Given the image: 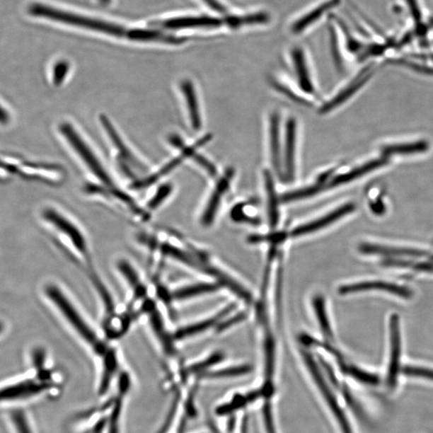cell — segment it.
I'll use <instances>...</instances> for the list:
<instances>
[{"label":"cell","instance_id":"1f68e13d","mask_svg":"<svg viewBox=\"0 0 433 433\" xmlns=\"http://www.w3.org/2000/svg\"><path fill=\"white\" fill-rule=\"evenodd\" d=\"M251 371L250 366L248 365L238 366L215 372L207 373L206 376L209 378L231 377L245 375Z\"/></svg>","mask_w":433,"mask_h":433},{"label":"cell","instance_id":"4dcf8cb0","mask_svg":"<svg viewBox=\"0 0 433 433\" xmlns=\"http://www.w3.org/2000/svg\"><path fill=\"white\" fill-rule=\"evenodd\" d=\"M17 433H33L28 423L26 415L21 410H16L11 415Z\"/></svg>","mask_w":433,"mask_h":433},{"label":"cell","instance_id":"4fadbf2b","mask_svg":"<svg viewBox=\"0 0 433 433\" xmlns=\"http://www.w3.org/2000/svg\"><path fill=\"white\" fill-rule=\"evenodd\" d=\"M354 209H356V206H354V204H344V206H342L340 208L334 210V212H333L332 213H330L328 215L323 216V218L320 219L296 228V230L293 231L292 236L294 237H297L304 236V234H308L312 232L320 231L321 230V229L326 227L330 224H333V222L342 218V216H345V215L353 212Z\"/></svg>","mask_w":433,"mask_h":433},{"label":"cell","instance_id":"d590c367","mask_svg":"<svg viewBox=\"0 0 433 433\" xmlns=\"http://www.w3.org/2000/svg\"><path fill=\"white\" fill-rule=\"evenodd\" d=\"M120 410H122V403L117 401L115 408H113L112 416L110 420V433H118L119 418Z\"/></svg>","mask_w":433,"mask_h":433},{"label":"cell","instance_id":"ffe728a7","mask_svg":"<svg viewBox=\"0 0 433 433\" xmlns=\"http://www.w3.org/2000/svg\"><path fill=\"white\" fill-rule=\"evenodd\" d=\"M280 119L278 113L272 114L270 120V156L275 172L282 173L280 147Z\"/></svg>","mask_w":433,"mask_h":433},{"label":"cell","instance_id":"b9f144b4","mask_svg":"<svg viewBox=\"0 0 433 433\" xmlns=\"http://www.w3.org/2000/svg\"><path fill=\"white\" fill-rule=\"evenodd\" d=\"M170 142L173 144V146H175L178 149H184V142L182 138L178 137V135H173L170 137Z\"/></svg>","mask_w":433,"mask_h":433},{"label":"cell","instance_id":"9a60e30c","mask_svg":"<svg viewBox=\"0 0 433 433\" xmlns=\"http://www.w3.org/2000/svg\"><path fill=\"white\" fill-rule=\"evenodd\" d=\"M429 144L425 140L388 144L381 149L382 156L389 159L393 156H411L428 152Z\"/></svg>","mask_w":433,"mask_h":433},{"label":"cell","instance_id":"7c38bea8","mask_svg":"<svg viewBox=\"0 0 433 433\" xmlns=\"http://www.w3.org/2000/svg\"><path fill=\"white\" fill-rule=\"evenodd\" d=\"M388 159L382 156L381 158L371 160L366 162L364 165H361L353 170L341 173L338 176H335L330 183L328 184V187H336L341 185H345L354 180H357L361 177H364L373 171L378 170L388 164Z\"/></svg>","mask_w":433,"mask_h":433},{"label":"cell","instance_id":"4316f807","mask_svg":"<svg viewBox=\"0 0 433 433\" xmlns=\"http://www.w3.org/2000/svg\"><path fill=\"white\" fill-rule=\"evenodd\" d=\"M264 180L268 195L270 221L272 224H275L278 220V202H277L274 180L272 173L268 171L264 172Z\"/></svg>","mask_w":433,"mask_h":433},{"label":"cell","instance_id":"8d00e7d4","mask_svg":"<svg viewBox=\"0 0 433 433\" xmlns=\"http://www.w3.org/2000/svg\"><path fill=\"white\" fill-rule=\"evenodd\" d=\"M221 359H222V354L216 353L209 359L204 360V362L192 366L190 368V371H201L203 369H207L208 368V366H212L216 363L219 362Z\"/></svg>","mask_w":433,"mask_h":433},{"label":"cell","instance_id":"bcb514c9","mask_svg":"<svg viewBox=\"0 0 433 433\" xmlns=\"http://www.w3.org/2000/svg\"><path fill=\"white\" fill-rule=\"evenodd\" d=\"M3 330H4V325L1 322H0V333L3 332Z\"/></svg>","mask_w":433,"mask_h":433},{"label":"cell","instance_id":"ee69618b","mask_svg":"<svg viewBox=\"0 0 433 433\" xmlns=\"http://www.w3.org/2000/svg\"><path fill=\"white\" fill-rule=\"evenodd\" d=\"M8 122L9 116L7 111H6L4 108H3L1 105H0V124L5 125L7 124Z\"/></svg>","mask_w":433,"mask_h":433},{"label":"cell","instance_id":"6da1fadb","mask_svg":"<svg viewBox=\"0 0 433 433\" xmlns=\"http://www.w3.org/2000/svg\"><path fill=\"white\" fill-rule=\"evenodd\" d=\"M45 293L81 338L94 349L96 353L104 357L108 349L64 293L54 285L47 286Z\"/></svg>","mask_w":433,"mask_h":433},{"label":"cell","instance_id":"7bdbcfd3","mask_svg":"<svg viewBox=\"0 0 433 433\" xmlns=\"http://www.w3.org/2000/svg\"><path fill=\"white\" fill-rule=\"evenodd\" d=\"M245 318V315L244 314H239L238 316H236V317L231 318V320L226 321V323H224V324L221 325L220 329H226L228 327L231 326L232 324L236 323L238 322H239L240 321H242L243 318Z\"/></svg>","mask_w":433,"mask_h":433},{"label":"cell","instance_id":"f546056e","mask_svg":"<svg viewBox=\"0 0 433 433\" xmlns=\"http://www.w3.org/2000/svg\"><path fill=\"white\" fill-rule=\"evenodd\" d=\"M348 374L356 379L358 381L366 384L377 385L380 383V378L369 372L360 370L356 366H350L347 369Z\"/></svg>","mask_w":433,"mask_h":433},{"label":"cell","instance_id":"74e56055","mask_svg":"<svg viewBox=\"0 0 433 433\" xmlns=\"http://www.w3.org/2000/svg\"><path fill=\"white\" fill-rule=\"evenodd\" d=\"M263 420L267 433H276L273 421L272 407H270V405H267L263 409Z\"/></svg>","mask_w":433,"mask_h":433},{"label":"cell","instance_id":"7a4b0ae2","mask_svg":"<svg viewBox=\"0 0 433 433\" xmlns=\"http://www.w3.org/2000/svg\"><path fill=\"white\" fill-rule=\"evenodd\" d=\"M28 12L35 16L44 17L47 19L71 24V25L95 30V31L119 36V37L125 33V29L116 24L89 19L87 17L71 14L69 12L59 11L43 4H35L30 6Z\"/></svg>","mask_w":433,"mask_h":433},{"label":"cell","instance_id":"7402d4cb","mask_svg":"<svg viewBox=\"0 0 433 433\" xmlns=\"http://www.w3.org/2000/svg\"><path fill=\"white\" fill-rule=\"evenodd\" d=\"M187 105L192 129L200 130L202 126L200 107L194 86L191 81L186 80L180 84Z\"/></svg>","mask_w":433,"mask_h":433},{"label":"cell","instance_id":"e0dca14e","mask_svg":"<svg viewBox=\"0 0 433 433\" xmlns=\"http://www.w3.org/2000/svg\"><path fill=\"white\" fill-rule=\"evenodd\" d=\"M291 56L300 88L306 93L314 94V84L312 83L304 51L300 47H296Z\"/></svg>","mask_w":433,"mask_h":433},{"label":"cell","instance_id":"d6a6232c","mask_svg":"<svg viewBox=\"0 0 433 433\" xmlns=\"http://www.w3.org/2000/svg\"><path fill=\"white\" fill-rule=\"evenodd\" d=\"M172 190V185H162L158 189V192H156V195L152 198V200L149 201L148 204L149 208L150 209H154L156 207H158L160 204L166 200L168 196L171 194Z\"/></svg>","mask_w":433,"mask_h":433},{"label":"cell","instance_id":"8fae6325","mask_svg":"<svg viewBox=\"0 0 433 433\" xmlns=\"http://www.w3.org/2000/svg\"><path fill=\"white\" fill-rule=\"evenodd\" d=\"M210 139H212V137H210V135H207L206 137H202V139L195 143L194 146H192L188 148H185L182 154L178 156V158L172 160L170 163H168L166 166L162 168L158 173H156L151 177L143 179L142 180H139V182L134 183L132 185V188L140 190L144 187H148V186L153 185L156 182V180H159L161 177L166 175V174L171 172L174 168L178 166L180 162H182L185 158H188V156H190L191 155L194 154L195 149L203 146L204 144H206Z\"/></svg>","mask_w":433,"mask_h":433},{"label":"cell","instance_id":"d6986e66","mask_svg":"<svg viewBox=\"0 0 433 433\" xmlns=\"http://www.w3.org/2000/svg\"><path fill=\"white\" fill-rule=\"evenodd\" d=\"M339 0H327L321 5L317 6L311 11L306 12L305 15L294 21L291 26V31L294 34H299L305 31L306 28L320 20L323 15L338 5Z\"/></svg>","mask_w":433,"mask_h":433},{"label":"cell","instance_id":"f6af8a7d","mask_svg":"<svg viewBox=\"0 0 433 433\" xmlns=\"http://www.w3.org/2000/svg\"><path fill=\"white\" fill-rule=\"evenodd\" d=\"M100 1L101 2V4H103L105 5L110 3V0H100Z\"/></svg>","mask_w":433,"mask_h":433},{"label":"cell","instance_id":"603a6c76","mask_svg":"<svg viewBox=\"0 0 433 433\" xmlns=\"http://www.w3.org/2000/svg\"><path fill=\"white\" fill-rule=\"evenodd\" d=\"M127 37L131 40L137 41H160L170 45L184 43L185 40L151 30L134 29L127 33Z\"/></svg>","mask_w":433,"mask_h":433},{"label":"cell","instance_id":"60d3db41","mask_svg":"<svg viewBox=\"0 0 433 433\" xmlns=\"http://www.w3.org/2000/svg\"><path fill=\"white\" fill-rule=\"evenodd\" d=\"M203 1L216 11L221 12V13H224L226 11L224 6L218 0H203Z\"/></svg>","mask_w":433,"mask_h":433},{"label":"cell","instance_id":"5bb4252c","mask_svg":"<svg viewBox=\"0 0 433 433\" xmlns=\"http://www.w3.org/2000/svg\"><path fill=\"white\" fill-rule=\"evenodd\" d=\"M233 177V171L227 170L224 175L219 180L216 188L210 197L206 210L203 214L202 224L209 226L212 224L216 210H218L222 196L228 190Z\"/></svg>","mask_w":433,"mask_h":433},{"label":"cell","instance_id":"9c48e42d","mask_svg":"<svg viewBox=\"0 0 433 433\" xmlns=\"http://www.w3.org/2000/svg\"><path fill=\"white\" fill-rule=\"evenodd\" d=\"M371 290L387 291L405 299L411 298L413 294L412 291L409 288L381 281L362 282L344 286L340 288L339 291L341 294H347Z\"/></svg>","mask_w":433,"mask_h":433},{"label":"cell","instance_id":"277c9868","mask_svg":"<svg viewBox=\"0 0 433 433\" xmlns=\"http://www.w3.org/2000/svg\"><path fill=\"white\" fill-rule=\"evenodd\" d=\"M44 218L55 226L59 231H62L67 236L74 244L76 250L81 253L83 258H88V244L86 238L83 237L82 232L78 227L72 224L69 219L59 214L56 210L47 209L44 212Z\"/></svg>","mask_w":433,"mask_h":433},{"label":"cell","instance_id":"f1b7e54d","mask_svg":"<svg viewBox=\"0 0 433 433\" xmlns=\"http://www.w3.org/2000/svg\"><path fill=\"white\" fill-rule=\"evenodd\" d=\"M314 308L323 333L328 337H332V330L330 328L324 301L322 297L318 296L314 299Z\"/></svg>","mask_w":433,"mask_h":433},{"label":"cell","instance_id":"44dd1931","mask_svg":"<svg viewBox=\"0 0 433 433\" xmlns=\"http://www.w3.org/2000/svg\"><path fill=\"white\" fill-rule=\"evenodd\" d=\"M359 251L361 253H364L365 255H378L395 257L420 258L428 255V253L423 250L388 248V246L369 243L361 245L359 246Z\"/></svg>","mask_w":433,"mask_h":433},{"label":"cell","instance_id":"e575fe53","mask_svg":"<svg viewBox=\"0 0 433 433\" xmlns=\"http://www.w3.org/2000/svg\"><path fill=\"white\" fill-rule=\"evenodd\" d=\"M403 373L408 376L421 377L433 381V370L420 366H406L402 370Z\"/></svg>","mask_w":433,"mask_h":433},{"label":"cell","instance_id":"ab89813d","mask_svg":"<svg viewBox=\"0 0 433 433\" xmlns=\"http://www.w3.org/2000/svg\"><path fill=\"white\" fill-rule=\"evenodd\" d=\"M195 159L198 164L203 167L204 170H206L210 174V175H216V168L212 163H210L208 160L204 158V156L197 155Z\"/></svg>","mask_w":433,"mask_h":433},{"label":"cell","instance_id":"3957f363","mask_svg":"<svg viewBox=\"0 0 433 433\" xmlns=\"http://www.w3.org/2000/svg\"><path fill=\"white\" fill-rule=\"evenodd\" d=\"M59 130L62 132L66 139L70 143L72 148L75 149L76 153L81 156L82 160L86 162L90 170L99 178L102 183L112 187V183L110 176L102 167L100 162L89 149L86 143L78 135L76 131L72 128L69 123H64L59 126Z\"/></svg>","mask_w":433,"mask_h":433},{"label":"cell","instance_id":"f35d334b","mask_svg":"<svg viewBox=\"0 0 433 433\" xmlns=\"http://www.w3.org/2000/svg\"><path fill=\"white\" fill-rule=\"evenodd\" d=\"M401 64L408 69L420 72V74L433 76V67H428V66L420 65L408 62H402L400 64Z\"/></svg>","mask_w":433,"mask_h":433},{"label":"cell","instance_id":"5b68a950","mask_svg":"<svg viewBox=\"0 0 433 433\" xmlns=\"http://www.w3.org/2000/svg\"><path fill=\"white\" fill-rule=\"evenodd\" d=\"M296 122L294 118L287 120L285 132L284 163L282 176L287 182L296 177Z\"/></svg>","mask_w":433,"mask_h":433},{"label":"cell","instance_id":"83f0119b","mask_svg":"<svg viewBox=\"0 0 433 433\" xmlns=\"http://www.w3.org/2000/svg\"><path fill=\"white\" fill-rule=\"evenodd\" d=\"M383 265L386 267L409 268L420 270V272L433 273V264L430 262H416L405 260H389L383 261Z\"/></svg>","mask_w":433,"mask_h":433},{"label":"cell","instance_id":"ac0fdd59","mask_svg":"<svg viewBox=\"0 0 433 433\" xmlns=\"http://www.w3.org/2000/svg\"><path fill=\"white\" fill-rule=\"evenodd\" d=\"M100 120L102 125H103V127L107 131L114 146H115L118 149V152H120V163L122 164V166H126L125 164L131 163V165H134V166L143 170L144 167L135 158V156L132 155L130 150L125 146L122 138L117 134V130L114 129L110 120L105 116H101Z\"/></svg>","mask_w":433,"mask_h":433},{"label":"cell","instance_id":"cb8c5ba5","mask_svg":"<svg viewBox=\"0 0 433 433\" xmlns=\"http://www.w3.org/2000/svg\"><path fill=\"white\" fill-rule=\"evenodd\" d=\"M233 308V306H229L226 310L222 311L219 315L210 318V320L204 321L201 323H198L195 325H191V326L182 328L178 330L176 337L178 340L187 338L189 336L197 335L204 332L209 328H212L218 323L222 317H224Z\"/></svg>","mask_w":433,"mask_h":433},{"label":"cell","instance_id":"2e32d148","mask_svg":"<svg viewBox=\"0 0 433 433\" xmlns=\"http://www.w3.org/2000/svg\"><path fill=\"white\" fill-rule=\"evenodd\" d=\"M160 25L168 29H183L189 28H218L221 25L222 21L218 18L209 16L185 17L177 19L168 20L159 23Z\"/></svg>","mask_w":433,"mask_h":433},{"label":"cell","instance_id":"d4e9b609","mask_svg":"<svg viewBox=\"0 0 433 433\" xmlns=\"http://www.w3.org/2000/svg\"><path fill=\"white\" fill-rule=\"evenodd\" d=\"M104 357L103 373H102L100 390L101 393L106 392L112 378L118 368L117 359L115 352L108 349Z\"/></svg>","mask_w":433,"mask_h":433},{"label":"cell","instance_id":"52a82bcc","mask_svg":"<svg viewBox=\"0 0 433 433\" xmlns=\"http://www.w3.org/2000/svg\"><path fill=\"white\" fill-rule=\"evenodd\" d=\"M48 387L45 383L27 380L0 388V402L29 398L37 395Z\"/></svg>","mask_w":433,"mask_h":433},{"label":"cell","instance_id":"836d02e7","mask_svg":"<svg viewBox=\"0 0 433 433\" xmlns=\"http://www.w3.org/2000/svg\"><path fill=\"white\" fill-rule=\"evenodd\" d=\"M69 70V64L68 62H64V60L58 62L54 66L52 80L56 86H59L64 82Z\"/></svg>","mask_w":433,"mask_h":433},{"label":"cell","instance_id":"ba28073f","mask_svg":"<svg viewBox=\"0 0 433 433\" xmlns=\"http://www.w3.org/2000/svg\"><path fill=\"white\" fill-rule=\"evenodd\" d=\"M391 359L388 376V383L391 388L395 386L400 371L401 354L399 316L394 314L390 318Z\"/></svg>","mask_w":433,"mask_h":433},{"label":"cell","instance_id":"484cf974","mask_svg":"<svg viewBox=\"0 0 433 433\" xmlns=\"http://www.w3.org/2000/svg\"><path fill=\"white\" fill-rule=\"evenodd\" d=\"M219 287L214 284H202L178 289L173 293V297L178 300L187 299L200 294L213 292Z\"/></svg>","mask_w":433,"mask_h":433},{"label":"cell","instance_id":"30bf717a","mask_svg":"<svg viewBox=\"0 0 433 433\" xmlns=\"http://www.w3.org/2000/svg\"><path fill=\"white\" fill-rule=\"evenodd\" d=\"M371 76L372 70L371 68L366 69L359 72L358 76L354 77L345 88L342 89L332 100H330L321 108V112L328 113L342 104L345 103L348 99L352 98L354 94L359 91L361 88L365 86L366 83L371 79Z\"/></svg>","mask_w":433,"mask_h":433},{"label":"cell","instance_id":"8992f818","mask_svg":"<svg viewBox=\"0 0 433 433\" xmlns=\"http://www.w3.org/2000/svg\"><path fill=\"white\" fill-rule=\"evenodd\" d=\"M304 356L306 365H308L310 371L312 373L316 383L318 385V386H320L323 396L326 397V400L330 408L333 409L335 416L337 419H338L342 432H344V433H352L351 426L349 425L345 412H342L338 403L335 402L333 395L332 393H330V390L328 389L327 384L323 381L321 371L318 369L314 359H313L308 353H304Z\"/></svg>","mask_w":433,"mask_h":433}]
</instances>
